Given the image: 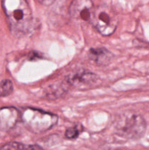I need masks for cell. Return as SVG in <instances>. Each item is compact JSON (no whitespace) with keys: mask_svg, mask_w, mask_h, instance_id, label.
I'll list each match as a JSON object with an SVG mask.
<instances>
[{"mask_svg":"<svg viewBox=\"0 0 149 150\" xmlns=\"http://www.w3.org/2000/svg\"><path fill=\"white\" fill-rule=\"evenodd\" d=\"M2 7L12 33H27L32 26V15L26 0H2Z\"/></svg>","mask_w":149,"mask_h":150,"instance_id":"6da1fadb","label":"cell"},{"mask_svg":"<svg viewBox=\"0 0 149 150\" xmlns=\"http://www.w3.org/2000/svg\"><path fill=\"white\" fill-rule=\"evenodd\" d=\"M21 119L25 127L35 133L50 130L58 122V117L55 114L30 108L23 111Z\"/></svg>","mask_w":149,"mask_h":150,"instance_id":"7a4b0ae2","label":"cell"},{"mask_svg":"<svg viewBox=\"0 0 149 150\" xmlns=\"http://www.w3.org/2000/svg\"><path fill=\"white\" fill-rule=\"evenodd\" d=\"M115 130L121 137L137 139L144 135L146 130V122L140 115L131 114L121 119L117 123Z\"/></svg>","mask_w":149,"mask_h":150,"instance_id":"3957f363","label":"cell"},{"mask_svg":"<svg viewBox=\"0 0 149 150\" xmlns=\"http://www.w3.org/2000/svg\"><path fill=\"white\" fill-rule=\"evenodd\" d=\"M91 23L102 35H111L118 26V18L115 12L106 5L95 8L94 14Z\"/></svg>","mask_w":149,"mask_h":150,"instance_id":"277c9868","label":"cell"},{"mask_svg":"<svg viewBox=\"0 0 149 150\" xmlns=\"http://www.w3.org/2000/svg\"><path fill=\"white\" fill-rule=\"evenodd\" d=\"M95 7L91 0H73L69 7L72 18L85 22H91Z\"/></svg>","mask_w":149,"mask_h":150,"instance_id":"5b68a950","label":"cell"},{"mask_svg":"<svg viewBox=\"0 0 149 150\" xmlns=\"http://www.w3.org/2000/svg\"><path fill=\"white\" fill-rule=\"evenodd\" d=\"M97 80L96 75L86 70L77 72L67 77V81L69 84L79 88L91 86Z\"/></svg>","mask_w":149,"mask_h":150,"instance_id":"8992f818","label":"cell"},{"mask_svg":"<svg viewBox=\"0 0 149 150\" xmlns=\"http://www.w3.org/2000/svg\"><path fill=\"white\" fill-rule=\"evenodd\" d=\"M19 117L20 113L14 107L0 108V130L7 131L14 127Z\"/></svg>","mask_w":149,"mask_h":150,"instance_id":"52a82bcc","label":"cell"},{"mask_svg":"<svg viewBox=\"0 0 149 150\" xmlns=\"http://www.w3.org/2000/svg\"><path fill=\"white\" fill-rule=\"evenodd\" d=\"M91 60L99 65H105L110 62L112 55L110 51L105 48H91L89 52Z\"/></svg>","mask_w":149,"mask_h":150,"instance_id":"ba28073f","label":"cell"},{"mask_svg":"<svg viewBox=\"0 0 149 150\" xmlns=\"http://www.w3.org/2000/svg\"><path fill=\"white\" fill-rule=\"evenodd\" d=\"M66 92L65 88L61 84H56V86H51L49 88V91L47 93L48 98L53 99L57 98L62 96L63 93Z\"/></svg>","mask_w":149,"mask_h":150,"instance_id":"9c48e42d","label":"cell"},{"mask_svg":"<svg viewBox=\"0 0 149 150\" xmlns=\"http://www.w3.org/2000/svg\"><path fill=\"white\" fill-rule=\"evenodd\" d=\"M13 85L11 81L4 80L0 83V97H6L13 92Z\"/></svg>","mask_w":149,"mask_h":150,"instance_id":"30bf717a","label":"cell"},{"mask_svg":"<svg viewBox=\"0 0 149 150\" xmlns=\"http://www.w3.org/2000/svg\"><path fill=\"white\" fill-rule=\"evenodd\" d=\"M0 150H26V146L19 142H9L1 146Z\"/></svg>","mask_w":149,"mask_h":150,"instance_id":"8fae6325","label":"cell"},{"mask_svg":"<svg viewBox=\"0 0 149 150\" xmlns=\"http://www.w3.org/2000/svg\"><path fill=\"white\" fill-rule=\"evenodd\" d=\"M82 128L80 126L77 127H70L68 128L66 130L65 133V136L69 139H76L77 136H79V134L81 132Z\"/></svg>","mask_w":149,"mask_h":150,"instance_id":"7c38bea8","label":"cell"},{"mask_svg":"<svg viewBox=\"0 0 149 150\" xmlns=\"http://www.w3.org/2000/svg\"><path fill=\"white\" fill-rule=\"evenodd\" d=\"M37 1L39 3H40V4H43V5L48 6V5H51V4H53L55 0H37Z\"/></svg>","mask_w":149,"mask_h":150,"instance_id":"4fadbf2b","label":"cell"},{"mask_svg":"<svg viewBox=\"0 0 149 150\" xmlns=\"http://www.w3.org/2000/svg\"><path fill=\"white\" fill-rule=\"evenodd\" d=\"M26 150H43V149L38 145H29L26 146Z\"/></svg>","mask_w":149,"mask_h":150,"instance_id":"5bb4252c","label":"cell"}]
</instances>
